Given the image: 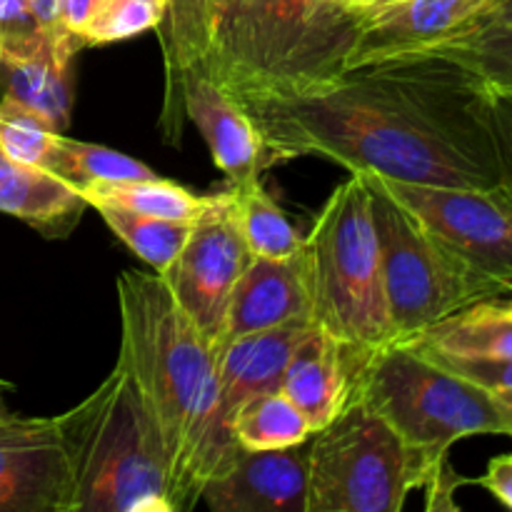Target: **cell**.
Instances as JSON below:
<instances>
[{"mask_svg": "<svg viewBox=\"0 0 512 512\" xmlns=\"http://www.w3.org/2000/svg\"><path fill=\"white\" fill-rule=\"evenodd\" d=\"M240 103L273 163L310 155L358 175L503 190L490 90L445 55L365 65L303 93Z\"/></svg>", "mask_w": 512, "mask_h": 512, "instance_id": "cell-1", "label": "cell"}, {"mask_svg": "<svg viewBox=\"0 0 512 512\" xmlns=\"http://www.w3.org/2000/svg\"><path fill=\"white\" fill-rule=\"evenodd\" d=\"M118 305V355L163 435L170 510L190 512L205 485L228 473L243 453L220 405L215 348L160 273H120Z\"/></svg>", "mask_w": 512, "mask_h": 512, "instance_id": "cell-2", "label": "cell"}, {"mask_svg": "<svg viewBox=\"0 0 512 512\" xmlns=\"http://www.w3.org/2000/svg\"><path fill=\"white\" fill-rule=\"evenodd\" d=\"M358 13L333 0H238L215 33L208 73L238 100L295 95L345 73Z\"/></svg>", "mask_w": 512, "mask_h": 512, "instance_id": "cell-3", "label": "cell"}, {"mask_svg": "<svg viewBox=\"0 0 512 512\" xmlns=\"http://www.w3.org/2000/svg\"><path fill=\"white\" fill-rule=\"evenodd\" d=\"M55 420L75 512H173L163 435L120 355L108 378Z\"/></svg>", "mask_w": 512, "mask_h": 512, "instance_id": "cell-4", "label": "cell"}, {"mask_svg": "<svg viewBox=\"0 0 512 512\" xmlns=\"http://www.w3.org/2000/svg\"><path fill=\"white\" fill-rule=\"evenodd\" d=\"M350 393L383 415L395 433L433 470L428 510L455 508V478L448 453L475 435H505L493 393L450 373L410 343H388L363 353Z\"/></svg>", "mask_w": 512, "mask_h": 512, "instance_id": "cell-5", "label": "cell"}, {"mask_svg": "<svg viewBox=\"0 0 512 512\" xmlns=\"http://www.w3.org/2000/svg\"><path fill=\"white\" fill-rule=\"evenodd\" d=\"M310 318L358 350L395 343L383 288L380 243L368 180L353 173L320 208L303 235Z\"/></svg>", "mask_w": 512, "mask_h": 512, "instance_id": "cell-6", "label": "cell"}, {"mask_svg": "<svg viewBox=\"0 0 512 512\" xmlns=\"http://www.w3.org/2000/svg\"><path fill=\"white\" fill-rule=\"evenodd\" d=\"M430 483V465L353 393L310 438L308 512H400Z\"/></svg>", "mask_w": 512, "mask_h": 512, "instance_id": "cell-7", "label": "cell"}, {"mask_svg": "<svg viewBox=\"0 0 512 512\" xmlns=\"http://www.w3.org/2000/svg\"><path fill=\"white\" fill-rule=\"evenodd\" d=\"M365 178V175H363ZM368 180L373 223L380 243L383 288L395 343L413 340L448 315L498 298L448 245L403 203Z\"/></svg>", "mask_w": 512, "mask_h": 512, "instance_id": "cell-8", "label": "cell"}, {"mask_svg": "<svg viewBox=\"0 0 512 512\" xmlns=\"http://www.w3.org/2000/svg\"><path fill=\"white\" fill-rule=\"evenodd\" d=\"M418 215L455 258L498 293H512V200L505 190L440 188L365 175Z\"/></svg>", "mask_w": 512, "mask_h": 512, "instance_id": "cell-9", "label": "cell"}, {"mask_svg": "<svg viewBox=\"0 0 512 512\" xmlns=\"http://www.w3.org/2000/svg\"><path fill=\"white\" fill-rule=\"evenodd\" d=\"M253 260L228 193L208 195L173 263L160 273L195 328L218 343L235 283Z\"/></svg>", "mask_w": 512, "mask_h": 512, "instance_id": "cell-10", "label": "cell"}, {"mask_svg": "<svg viewBox=\"0 0 512 512\" xmlns=\"http://www.w3.org/2000/svg\"><path fill=\"white\" fill-rule=\"evenodd\" d=\"M500 0H378L358 10L345 70L435 53L480 28Z\"/></svg>", "mask_w": 512, "mask_h": 512, "instance_id": "cell-11", "label": "cell"}, {"mask_svg": "<svg viewBox=\"0 0 512 512\" xmlns=\"http://www.w3.org/2000/svg\"><path fill=\"white\" fill-rule=\"evenodd\" d=\"M0 512H75L68 453L55 418L0 410Z\"/></svg>", "mask_w": 512, "mask_h": 512, "instance_id": "cell-12", "label": "cell"}, {"mask_svg": "<svg viewBox=\"0 0 512 512\" xmlns=\"http://www.w3.org/2000/svg\"><path fill=\"white\" fill-rule=\"evenodd\" d=\"M180 95L183 113L200 130L213 163L223 170L230 185L260 180V173L275 165L245 105L208 70H193L185 75Z\"/></svg>", "mask_w": 512, "mask_h": 512, "instance_id": "cell-13", "label": "cell"}, {"mask_svg": "<svg viewBox=\"0 0 512 512\" xmlns=\"http://www.w3.org/2000/svg\"><path fill=\"white\" fill-rule=\"evenodd\" d=\"M200 503L213 512H308V445L243 450L205 485Z\"/></svg>", "mask_w": 512, "mask_h": 512, "instance_id": "cell-14", "label": "cell"}, {"mask_svg": "<svg viewBox=\"0 0 512 512\" xmlns=\"http://www.w3.org/2000/svg\"><path fill=\"white\" fill-rule=\"evenodd\" d=\"M313 328V318H295L275 328L238 335L213 345L218 360L220 405L228 423L233 420L235 410L255 395L283 388L285 368L295 348Z\"/></svg>", "mask_w": 512, "mask_h": 512, "instance_id": "cell-15", "label": "cell"}, {"mask_svg": "<svg viewBox=\"0 0 512 512\" xmlns=\"http://www.w3.org/2000/svg\"><path fill=\"white\" fill-rule=\"evenodd\" d=\"M295 318H310L303 248L290 258L253 255L230 293L220 340L258 333Z\"/></svg>", "mask_w": 512, "mask_h": 512, "instance_id": "cell-16", "label": "cell"}, {"mask_svg": "<svg viewBox=\"0 0 512 512\" xmlns=\"http://www.w3.org/2000/svg\"><path fill=\"white\" fill-rule=\"evenodd\" d=\"M368 350L348 343L315 325L295 348L283 378V393L303 410L313 433L330 423L345 405L358 360Z\"/></svg>", "mask_w": 512, "mask_h": 512, "instance_id": "cell-17", "label": "cell"}, {"mask_svg": "<svg viewBox=\"0 0 512 512\" xmlns=\"http://www.w3.org/2000/svg\"><path fill=\"white\" fill-rule=\"evenodd\" d=\"M88 208L83 193L53 173L0 153V213L23 220L45 238H68Z\"/></svg>", "mask_w": 512, "mask_h": 512, "instance_id": "cell-18", "label": "cell"}, {"mask_svg": "<svg viewBox=\"0 0 512 512\" xmlns=\"http://www.w3.org/2000/svg\"><path fill=\"white\" fill-rule=\"evenodd\" d=\"M165 58V118L170 133H180L183 95L180 85L193 70H208L215 43L213 0H165V18L158 25Z\"/></svg>", "mask_w": 512, "mask_h": 512, "instance_id": "cell-19", "label": "cell"}, {"mask_svg": "<svg viewBox=\"0 0 512 512\" xmlns=\"http://www.w3.org/2000/svg\"><path fill=\"white\" fill-rule=\"evenodd\" d=\"M0 80L8 98L35 110L55 133H65L73 108L70 63L58 58L53 40L23 55L0 58Z\"/></svg>", "mask_w": 512, "mask_h": 512, "instance_id": "cell-20", "label": "cell"}, {"mask_svg": "<svg viewBox=\"0 0 512 512\" xmlns=\"http://www.w3.org/2000/svg\"><path fill=\"white\" fill-rule=\"evenodd\" d=\"M403 343L460 358H512V308L500 298L480 300Z\"/></svg>", "mask_w": 512, "mask_h": 512, "instance_id": "cell-21", "label": "cell"}, {"mask_svg": "<svg viewBox=\"0 0 512 512\" xmlns=\"http://www.w3.org/2000/svg\"><path fill=\"white\" fill-rule=\"evenodd\" d=\"M90 208H120L130 213L153 215V218L193 223L203 213L208 195H195L193 190L153 175V178L108 180L83 190Z\"/></svg>", "mask_w": 512, "mask_h": 512, "instance_id": "cell-22", "label": "cell"}, {"mask_svg": "<svg viewBox=\"0 0 512 512\" xmlns=\"http://www.w3.org/2000/svg\"><path fill=\"white\" fill-rule=\"evenodd\" d=\"M230 428L235 443L243 450L295 448L313 438L308 418L283 390L255 395L240 405L230 420Z\"/></svg>", "mask_w": 512, "mask_h": 512, "instance_id": "cell-23", "label": "cell"}, {"mask_svg": "<svg viewBox=\"0 0 512 512\" xmlns=\"http://www.w3.org/2000/svg\"><path fill=\"white\" fill-rule=\"evenodd\" d=\"M43 170L53 173L70 188L83 193L85 188L95 183H108V180H133V178H153V170L130 155L118 153L113 148L93 143H80V140L65 138L63 133H55L45 155Z\"/></svg>", "mask_w": 512, "mask_h": 512, "instance_id": "cell-24", "label": "cell"}, {"mask_svg": "<svg viewBox=\"0 0 512 512\" xmlns=\"http://www.w3.org/2000/svg\"><path fill=\"white\" fill-rule=\"evenodd\" d=\"M230 198H233L240 233L255 258H290L300 253L303 235L295 230V225L275 203L273 195L260 185V180L230 185Z\"/></svg>", "mask_w": 512, "mask_h": 512, "instance_id": "cell-25", "label": "cell"}, {"mask_svg": "<svg viewBox=\"0 0 512 512\" xmlns=\"http://www.w3.org/2000/svg\"><path fill=\"white\" fill-rule=\"evenodd\" d=\"M430 55H445L465 65L490 93L512 95V20L485 25Z\"/></svg>", "mask_w": 512, "mask_h": 512, "instance_id": "cell-26", "label": "cell"}, {"mask_svg": "<svg viewBox=\"0 0 512 512\" xmlns=\"http://www.w3.org/2000/svg\"><path fill=\"white\" fill-rule=\"evenodd\" d=\"M95 213L103 215L108 228L138 255L140 260L150 265L155 273H163L180 248L185 245L193 223H180V220L153 218V215L130 213L120 208H98Z\"/></svg>", "mask_w": 512, "mask_h": 512, "instance_id": "cell-27", "label": "cell"}, {"mask_svg": "<svg viewBox=\"0 0 512 512\" xmlns=\"http://www.w3.org/2000/svg\"><path fill=\"white\" fill-rule=\"evenodd\" d=\"M165 18V0H100L95 13L80 30L78 43L105 45L158 30Z\"/></svg>", "mask_w": 512, "mask_h": 512, "instance_id": "cell-28", "label": "cell"}, {"mask_svg": "<svg viewBox=\"0 0 512 512\" xmlns=\"http://www.w3.org/2000/svg\"><path fill=\"white\" fill-rule=\"evenodd\" d=\"M55 130L35 110L3 95L0 100V153L25 165H43Z\"/></svg>", "mask_w": 512, "mask_h": 512, "instance_id": "cell-29", "label": "cell"}, {"mask_svg": "<svg viewBox=\"0 0 512 512\" xmlns=\"http://www.w3.org/2000/svg\"><path fill=\"white\" fill-rule=\"evenodd\" d=\"M48 38L28 0H0V58L30 53Z\"/></svg>", "mask_w": 512, "mask_h": 512, "instance_id": "cell-30", "label": "cell"}, {"mask_svg": "<svg viewBox=\"0 0 512 512\" xmlns=\"http://www.w3.org/2000/svg\"><path fill=\"white\" fill-rule=\"evenodd\" d=\"M413 345V343H410ZM418 348V345H415ZM423 350L428 358L443 365L450 373L480 385L488 393H512V358H460V355L435 353V350Z\"/></svg>", "mask_w": 512, "mask_h": 512, "instance_id": "cell-31", "label": "cell"}, {"mask_svg": "<svg viewBox=\"0 0 512 512\" xmlns=\"http://www.w3.org/2000/svg\"><path fill=\"white\" fill-rule=\"evenodd\" d=\"M493 103L495 140H498L500 170H503V190L512 200V95L490 93Z\"/></svg>", "mask_w": 512, "mask_h": 512, "instance_id": "cell-32", "label": "cell"}, {"mask_svg": "<svg viewBox=\"0 0 512 512\" xmlns=\"http://www.w3.org/2000/svg\"><path fill=\"white\" fill-rule=\"evenodd\" d=\"M30 10L38 18L40 28L50 35L55 45V53L65 63H73V55L78 53L80 45L68 30L63 28V20H60V0H28Z\"/></svg>", "mask_w": 512, "mask_h": 512, "instance_id": "cell-33", "label": "cell"}, {"mask_svg": "<svg viewBox=\"0 0 512 512\" xmlns=\"http://www.w3.org/2000/svg\"><path fill=\"white\" fill-rule=\"evenodd\" d=\"M478 485H483L495 500L512 510V455H498L488 463L483 478L475 480Z\"/></svg>", "mask_w": 512, "mask_h": 512, "instance_id": "cell-34", "label": "cell"}, {"mask_svg": "<svg viewBox=\"0 0 512 512\" xmlns=\"http://www.w3.org/2000/svg\"><path fill=\"white\" fill-rule=\"evenodd\" d=\"M98 5L100 0H60V20H63V28L78 40L80 30L85 28V23H88L90 15L95 13Z\"/></svg>", "mask_w": 512, "mask_h": 512, "instance_id": "cell-35", "label": "cell"}, {"mask_svg": "<svg viewBox=\"0 0 512 512\" xmlns=\"http://www.w3.org/2000/svg\"><path fill=\"white\" fill-rule=\"evenodd\" d=\"M508 20H512V0H500L498 5H495L493 10L488 13V18L480 23V28H485V25H498V23H508ZM478 28V30H480ZM475 33V30H473Z\"/></svg>", "mask_w": 512, "mask_h": 512, "instance_id": "cell-36", "label": "cell"}, {"mask_svg": "<svg viewBox=\"0 0 512 512\" xmlns=\"http://www.w3.org/2000/svg\"><path fill=\"white\" fill-rule=\"evenodd\" d=\"M495 403H498L500 415H503L505 423V435L512 438V393H493Z\"/></svg>", "mask_w": 512, "mask_h": 512, "instance_id": "cell-37", "label": "cell"}, {"mask_svg": "<svg viewBox=\"0 0 512 512\" xmlns=\"http://www.w3.org/2000/svg\"><path fill=\"white\" fill-rule=\"evenodd\" d=\"M238 3V0H213V10H215V33H218V25L220 20H223V15L228 13L233 5Z\"/></svg>", "mask_w": 512, "mask_h": 512, "instance_id": "cell-38", "label": "cell"}, {"mask_svg": "<svg viewBox=\"0 0 512 512\" xmlns=\"http://www.w3.org/2000/svg\"><path fill=\"white\" fill-rule=\"evenodd\" d=\"M333 3H338L340 8H345V10H355V13H358V10L368 8V5L378 3V0H333Z\"/></svg>", "mask_w": 512, "mask_h": 512, "instance_id": "cell-39", "label": "cell"}, {"mask_svg": "<svg viewBox=\"0 0 512 512\" xmlns=\"http://www.w3.org/2000/svg\"><path fill=\"white\" fill-rule=\"evenodd\" d=\"M8 388V383H3V380H0V410H5V403H3V390Z\"/></svg>", "mask_w": 512, "mask_h": 512, "instance_id": "cell-40", "label": "cell"}, {"mask_svg": "<svg viewBox=\"0 0 512 512\" xmlns=\"http://www.w3.org/2000/svg\"><path fill=\"white\" fill-rule=\"evenodd\" d=\"M500 300H505V303H508L510 308H512V293L510 295H503V298H500Z\"/></svg>", "mask_w": 512, "mask_h": 512, "instance_id": "cell-41", "label": "cell"}]
</instances>
